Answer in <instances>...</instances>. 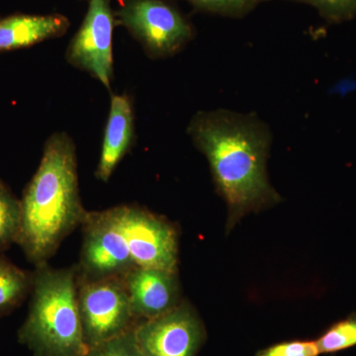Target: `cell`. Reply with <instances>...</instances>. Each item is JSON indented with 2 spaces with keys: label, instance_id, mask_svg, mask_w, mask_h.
<instances>
[{
  "label": "cell",
  "instance_id": "3957f363",
  "mask_svg": "<svg viewBox=\"0 0 356 356\" xmlns=\"http://www.w3.org/2000/svg\"><path fill=\"white\" fill-rule=\"evenodd\" d=\"M86 213L79 195L76 145L67 133H54L21 199L16 243L28 261L35 266L44 264L81 226Z\"/></svg>",
  "mask_w": 356,
  "mask_h": 356
},
{
  "label": "cell",
  "instance_id": "52a82bcc",
  "mask_svg": "<svg viewBox=\"0 0 356 356\" xmlns=\"http://www.w3.org/2000/svg\"><path fill=\"white\" fill-rule=\"evenodd\" d=\"M116 19L111 0H88L81 27L70 40L65 58L106 88L113 79V30Z\"/></svg>",
  "mask_w": 356,
  "mask_h": 356
},
{
  "label": "cell",
  "instance_id": "9a60e30c",
  "mask_svg": "<svg viewBox=\"0 0 356 356\" xmlns=\"http://www.w3.org/2000/svg\"><path fill=\"white\" fill-rule=\"evenodd\" d=\"M196 10L203 11L222 17H245L257 6L270 0H187Z\"/></svg>",
  "mask_w": 356,
  "mask_h": 356
},
{
  "label": "cell",
  "instance_id": "8992f818",
  "mask_svg": "<svg viewBox=\"0 0 356 356\" xmlns=\"http://www.w3.org/2000/svg\"><path fill=\"white\" fill-rule=\"evenodd\" d=\"M77 298L88 348L130 331L138 323L122 276L77 280Z\"/></svg>",
  "mask_w": 356,
  "mask_h": 356
},
{
  "label": "cell",
  "instance_id": "277c9868",
  "mask_svg": "<svg viewBox=\"0 0 356 356\" xmlns=\"http://www.w3.org/2000/svg\"><path fill=\"white\" fill-rule=\"evenodd\" d=\"M33 274L29 313L18 337L35 356H86L77 298L76 267L54 268L47 262Z\"/></svg>",
  "mask_w": 356,
  "mask_h": 356
},
{
  "label": "cell",
  "instance_id": "2e32d148",
  "mask_svg": "<svg viewBox=\"0 0 356 356\" xmlns=\"http://www.w3.org/2000/svg\"><path fill=\"white\" fill-rule=\"evenodd\" d=\"M314 7L325 21L343 23L356 16V0H286Z\"/></svg>",
  "mask_w": 356,
  "mask_h": 356
},
{
  "label": "cell",
  "instance_id": "7a4b0ae2",
  "mask_svg": "<svg viewBox=\"0 0 356 356\" xmlns=\"http://www.w3.org/2000/svg\"><path fill=\"white\" fill-rule=\"evenodd\" d=\"M77 280L124 276L137 268L177 271L178 236L165 218L137 205L86 213Z\"/></svg>",
  "mask_w": 356,
  "mask_h": 356
},
{
  "label": "cell",
  "instance_id": "4fadbf2b",
  "mask_svg": "<svg viewBox=\"0 0 356 356\" xmlns=\"http://www.w3.org/2000/svg\"><path fill=\"white\" fill-rule=\"evenodd\" d=\"M21 226V200L0 180V252L16 243Z\"/></svg>",
  "mask_w": 356,
  "mask_h": 356
},
{
  "label": "cell",
  "instance_id": "8fae6325",
  "mask_svg": "<svg viewBox=\"0 0 356 356\" xmlns=\"http://www.w3.org/2000/svg\"><path fill=\"white\" fill-rule=\"evenodd\" d=\"M70 20L60 14H14L0 19V51L18 50L60 38L67 32Z\"/></svg>",
  "mask_w": 356,
  "mask_h": 356
},
{
  "label": "cell",
  "instance_id": "9c48e42d",
  "mask_svg": "<svg viewBox=\"0 0 356 356\" xmlns=\"http://www.w3.org/2000/svg\"><path fill=\"white\" fill-rule=\"evenodd\" d=\"M122 277L137 322L165 315L180 304L177 271L137 268Z\"/></svg>",
  "mask_w": 356,
  "mask_h": 356
},
{
  "label": "cell",
  "instance_id": "7c38bea8",
  "mask_svg": "<svg viewBox=\"0 0 356 356\" xmlns=\"http://www.w3.org/2000/svg\"><path fill=\"white\" fill-rule=\"evenodd\" d=\"M33 274L0 254V315L16 308L31 292Z\"/></svg>",
  "mask_w": 356,
  "mask_h": 356
},
{
  "label": "cell",
  "instance_id": "ac0fdd59",
  "mask_svg": "<svg viewBox=\"0 0 356 356\" xmlns=\"http://www.w3.org/2000/svg\"><path fill=\"white\" fill-rule=\"evenodd\" d=\"M318 344L311 341H285L259 350L257 356H318Z\"/></svg>",
  "mask_w": 356,
  "mask_h": 356
},
{
  "label": "cell",
  "instance_id": "ba28073f",
  "mask_svg": "<svg viewBox=\"0 0 356 356\" xmlns=\"http://www.w3.org/2000/svg\"><path fill=\"white\" fill-rule=\"evenodd\" d=\"M134 331L140 356H195L205 336L197 313L187 302L158 318L139 321Z\"/></svg>",
  "mask_w": 356,
  "mask_h": 356
},
{
  "label": "cell",
  "instance_id": "30bf717a",
  "mask_svg": "<svg viewBox=\"0 0 356 356\" xmlns=\"http://www.w3.org/2000/svg\"><path fill=\"white\" fill-rule=\"evenodd\" d=\"M135 139V115L130 96L112 95L110 111L103 137L102 154L95 177L107 182Z\"/></svg>",
  "mask_w": 356,
  "mask_h": 356
},
{
  "label": "cell",
  "instance_id": "5bb4252c",
  "mask_svg": "<svg viewBox=\"0 0 356 356\" xmlns=\"http://www.w3.org/2000/svg\"><path fill=\"white\" fill-rule=\"evenodd\" d=\"M322 353H334L356 346V315L332 325L316 341Z\"/></svg>",
  "mask_w": 356,
  "mask_h": 356
},
{
  "label": "cell",
  "instance_id": "e0dca14e",
  "mask_svg": "<svg viewBox=\"0 0 356 356\" xmlns=\"http://www.w3.org/2000/svg\"><path fill=\"white\" fill-rule=\"evenodd\" d=\"M134 329L135 327L120 336L91 346L86 356H140Z\"/></svg>",
  "mask_w": 356,
  "mask_h": 356
},
{
  "label": "cell",
  "instance_id": "5b68a950",
  "mask_svg": "<svg viewBox=\"0 0 356 356\" xmlns=\"http://www.w3.org/2000/svg\"><path fill=\"white\" fill-rule=\"evenodd\" d=\"M114 14L117 22L154 58L177 55L195 34L184 14L165 0H122Z\"/></svg>",
  "mask_w": 356,
  "mask_h": 356
},
{
  "label": "cell",
  "instance_id": "6da1fadb",
  "mask_svg": "<svg viewBox=\"0 0 356 356\" xmlns=\"http://www.w3.org/2000/svg\"><path fill=\"white\" fill-rule=\"evenodd\" d=\"M187 134L207 159L215 187L228 206L227 231L245 215L281 202L266 170L273 132L259 115L202 110L189 121Z\"/></svg>",
  "mask_w": 356,
  "mask_h": 356
}]
</instances>
